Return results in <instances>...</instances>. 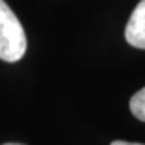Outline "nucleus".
<instances>
[{"label": "nucleus", "instance_id": "20e7f679", "mask_svg": "<svg viewBox=\"0 0 145 145\" xmlns=\"http://www.w3.org/2000/svg\"><path fill=\"white\" fill-rule=\"evenodd\" d=\"M110 145H144V144H135V142H126V140H114Z\"/></svg>", "mask_w": 145, "mask_h": 145}, {"label": "nucleus", "instance_id": "f03ea898", "mask_svg": "<svg viewBox=\"0 0 145 145\" xmlns=\"http://www.w3.org/2000/svg\"><path fill=\"white\" fill-rule=\"evenodd\" d=\"M126 40L135 48L145 50V0H140L131 15L124 31Z\"/></svg>", "mask_w": 145, "mask_h": 145}, {"label": "nucleus", "instance_id": "f257e3e1", "mask_svg": "<svg viewBox=\"0 0 145 145\" xmlns=\"http://www.w3.org/2000/svg\"><path fill=\"white\" fill-rule=\"evenodd\" d=\"M26 34L5 0H0V60L7 63L20 61L26 53Z\"/></svg>", "mask_w": 145, "mask_h": 145}, {"label": "nucleus", "instance_id": "39448f33", "mask_svg": "<svg viewBox=\"0 0 145 145\" xmlns=\"http://www.w3.org/2000/svg\"><path fill=\"white\" fill-rule=\"evenodd\" d=\"M3 145H23V144H3Z\"/></svg>", "mask_w": 145, "mask_h": 145}, {"label": "nucleus", "instance_id": "7ed1b4c3", "mask_svg": "<svg viewBox=\"0 0 145 145\" xmlns=\"http://www.w3.org/2000/svg\"><path fill=\"white\" fill-rule=\"evenodd\" d=\"M129 108L131 113L134 114L135 118L145 123V87L132 95V99L129 102Z\"/></svg>", "mask_w": 145, "mask_h": 145}]
</instances>
